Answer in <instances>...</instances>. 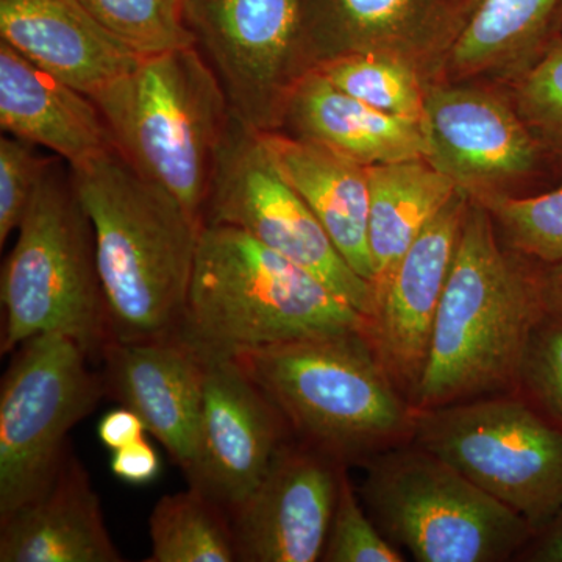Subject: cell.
Masks as SVG:
<instances>
[{
  "label": "cell",
  "instance_id": "4",
  "mask_svg": "<svg viewBox=\"0 0 562 562\" xmlns=\"http://www.w3.org/2000/svg\"><path fill=\"white\" fill-rule=\"evenodd\" d=\"M233 360L271 398L295 439L344 465L412 442L416 408L364 330L312 336Z\"/></svg>",
  "mask_w": 562,
  "mask_h": 562
},
{
  "label": "cell",
  "instance_id": "29",
  "mask_svg": "<svg viewBox=\"0 0 562 562\" xmlns=\"http://www.w3.org/2000/svg\"><path fill=\"white\" fill-rule=\"evenodd\" d=\"M482 206L509 249L539 265L562 262V187L538 195H503Z\"/></svg>",
  "mask_w": 562,
  "mask_h": 562
},
{
  "label": "cell",
  "instance_id": "14",
  "mask_svg": "<svg viewBox=\"0 0 562 562\" xmlns=\"http://www.w3.org/2000/svg\"><path fill=\"white\" fill-rule=\"evenodd\" d=\"M205 362L198 449L184 475L190 486L231 514L294 436L279 408L238 362Z\"/></svg>",
  "mask_w": 562,
  "mask_h": 562
},
{
  "label": "cell",
  "instance_id": "23",
  "mask_svg": "<svg viewBox=\"0 0 562 562\" xmlns=\"http://www.w3.org/2000/svg\"><path fill=\"white\" fill-rule=\"evenodd\" d=\"M258 133L277 171L324 225L344 260L373 284L368 168L281 131Z\"/></svg>",
  "mask_w": 562,
  "mask_h": 562
},
{
  "label": "cell",
  "instance_id": "9",
  "mask_svg": "<svg viewBox=\"0 0 562 562\" xmlns=\"http://www.w3.org/2000/svg\"><path fill=\"white\" fill-rule=\"evenodd\" d=\"M61 333L22 342L0 390V519L41 497L69 452V431L105 395L101 372Z\"/></svg>",
  "mask_w": 562,
  "mask_h": 562
},
{
  "label": "cell",
  "instance_id": "37",
  "mask_svg": "<svg viewBox=\"0 0 562 562\" xmlns=\"http://www.w3.org/2000/svg\"><path fill=\"white\" fill-rule=\"evenodd\" d=\"M562 29V0L558 5L557 22H554V32L560 33Z\"/></svg>",
  "mask_w": 562,
  "mask_h": 562
},
{
  "label": "cell",
  "instance_id": "6",
  "mask_svg": "<svg viewBox=\"0 0 562 562\" xmlns=\"http://www.w3.org/2000/svg\"><path fill=\"white\" fill-rule=\"evenodd\" d=\"M3 262L2 355L43 333H61L101 362L113 341L94 233L69 165L55 158Z\"/></svg>",
  "mask_w": 562,
  "mask_h": 562
},
{
  "label": "cell",
  "instance_id": "16",
  "mask_svg": "<svg viewBox=\"0 0 562 562\" xmlns=\"http://www.w3.org/2000/svg\"><path fill=\"white\" fill-rule=\"evenodd\" d=\"M105 395L138 414L183 473L198 449L206 362L172 338L111 341L103 350Z\"/></svg>",
  "mask_w": 562,
  "mask_h": 562
},
{
  "label": "cell",
  "instance_id": "10",
  "mask_svg": "<svg viewBox=\"0 0 562 562\" xmlns=\"http://www.w3.org/2000/svg\"><path fill=\"white\" fill-rule=\"evenodd\" d=\"M202 221L246 232L314 273L368 319L372 316L375 286L344 260L324 225L277 171L260 133L235 114L217 154Z\"/></svg>",
  "mask_w": 562,
  "mask_h": 562
},
{
  "label": "cell",
  "instance_id": "7",
  "mask_svg": "<svg viewBox=\"0 0 562 562\" xmlns=\"http://www.w3.org/2000/svg\"><path fill=\"white\" fill-rule=\"evenodd\" d=\"M366 462L361 497L376 527L417 562H502L519 557L530 524L420 447Z\"/></svg>",
  "mask_w": 562,
  "mask_h": 562
},
{
  "label": "cell",
  "instance_id": "19",
  "mask_svg": "<svg viewBox=\"0 0 562 562\" xmlns=\"http://www.w3.org/2000/svg\"><path fill=\"white\" fill-rule=\"evenodd\" d=\"M453 0H305V57L376 50L412 58L422 76L441 47Z\"/></svg>",
  "mask_w": 562,
  "mask_h": 562
},
{
  "label": "cell",
  "instance_id": "30",
  "mask_svg": "<svg viewBox=\"0 0 562 562\" xmlns=\"http://www.w3.org/2000/svg\"><path fill=\"white\" fill-rule=\"evenodd\" d=\"M398 547L383 535L358 502L347 471L339 487L330 531L322 561L327 562H403Z\"/></svg>",
  "mask_w": 562,
  "mask_h": 562
},
{
  "label": "cell",
  "instance_id": "24",
  "mask_svg": "<svg viewBox=\"0 0 562 562\" xmlns=\"http://www.w3.org/2000/svg\"><path fill=\"white\" fill-rule=\"evenodd\" d=\"M368 179L369 250L379 294L417 236L460 190L425 158L369 166Z\"/></svg>",
  "mask_w": 562,
  "mask_h": 562
},
{
  "label": "cell",
  "instance_id": "32",
  "mask_svg": "<svg viewBox=\"0 0 562 562\" xmlns=\"http://www.w3.org/2000/svg\"><path fill=\"white\" fill-rule=\"evenodd\" d=\"M54 157H43L36 146L14 136L0 139V246L18 231Z\"/></svg>",
  "mask_w": 562,
  "mask_h": 562
},
{
  "label": "cell",
  "instance_id": "35",
  "mask_svg": "<svg viewBox=\"0 0 562 562\" xmlns=\"http://www.w3.org/2000/svg\"><path fill=\"white\" fill-rule=\"evenodd\" d=\"M532 562H562V514L543 530L535 532L519 558Z\"/></svg>",
  "mask_w": 562,
  "mask_h": 562
},
{
  "label": "cell",
  "instance_id": "5",
  "mask_svg": "<svg viewBox=\"0 0 562 562\" xmlns=\"http://www.w3.org/2000/svg\"><path fill=\"white\" fill-rule=\"evenodd\" d=\"M91 99L122 157L202 221L233 111L201 49L143 57Z\"/></svg>",
  "mask_w": 562,
  "mask_h": 562
},
{
  "label": "cell",
  "instance_id": "18",
  "mask_svg": "<svg viewBox=\"0 0 562 562\" xmlns=\"http://www.w3.org/2000/svg\"><path fill=\"white\" fill-rule=\"evenodd\" d=\"M560 0H453L441 47L424 70L425 83L473 77H514L557 35Z\"/></svg>",
  "mask_w": 562,
  "mask_h": 562
},
{
  "label": "cell",
  "instance_id": "11",
  "mask_svg": "<svg viewBox=\"0 0 562 562\" xmlns=\"http://www.w3.org/2000/svg\"><path fill=\"white\" fill-rule=\"evenodd\" d=\"M181 10L233 114L251 131H280L288 95L308 70L305 0H181Z\"/></svg>",
  "mask_w": 562,
  "mask_h": 562
},
{
  "label": "cell",
  "instance_id": "8",
  "mask_svg": "<svg viewBox=\"0 0 562 562\" xmlns=\"http://www.w3.org/2000/svg\"><path fill=\"white\" fill-rule=\"evenodd\" d=\"M412 442L522 516L535 532L562 514V428L519 392L416 408Z\"/></svg>",
  "mask_w": 562,
  "mask_h": 562
},
{
  "label": "cell",
  "instance_id": "1",
  "mask_svg": "<svg viewBox=\"0 0 562 562\" xmlns=\"http://www.w3.org/2000/svg\"><path fill=\"white\" fill-rule=\"evenodd\" d=\"M69 169L94 233L113 341L172 338L187 308L203 222L114 146Z\"/></svg>",
  "mask_w": 562,
  "mask_h": 562
},
{
  "label": "cell",
  "instance_id": "33",
  "mask_svg": "<svg viewBox=\"0 0 562 562\" xmlns=\"http://www.w3.org/2000/svg\"><path fill=\"white\" fill-rule=\"evenodd\" d=\"M110 469L121 482L144 486L158 479L161 460L155 447L144 438L111 452Z\"/></svg>",
  "mask_w": 562,
  "mask_h": 562
},
{
  "label": "cell",
  "instance_id": "28",
  "mask_svg": "<svg viewBox=\"0 0 562 562\" xmlns=\"http://www.w3.org/2000/svg\"><path fill=\"white\" fill-rule=\"evenodd\" d=\"M543 158L562 172V33L513 79V101Z\"/></svg>",
  "mask_w": 562,
  "mask_h": 562
},
{
  "label": "cell",
  "instance_id": "12",
  "mask_svg": "<svg viewBox=\"0 0 562 562\" xmlns=\"http://www.w3.org/2000/svg\"><path fill=\"white\" fill-rule=\"evenodd\" d=\"M425 160L472 202L516 195L541 165V147L513 102L483 88L425 83Z\"/></svg>",
  "mask_w": 562,
  "mask_h": 562
},
{
  "label": "cell",
  "instance_id": "13",
  "mask_svg": "<svg viewBox=\"0 0 562 562\" xmlns=\"http://www.w3.org/2000/svg\"><path fill=\"white\" fill-rule=\"evenodd\" d=\"M347 465L291 438L231 513L238 561H322Z\"/></svg>",
  "mask_w": 562,
  "mask_h": 562
},
{
  "label": "cell",
  "instance_id": "20",
  "mask_svg": "<svg viewBox=\"0 0 562 562\" xmlns=\"http://www.w3.org/2000/svg\"><path fill=\"white\" fill-rule=\"evenodd\" d=\"M0 125L7 135L50 150L69 166L113 147L90 95L33 65L0 40Z\"/></svg>",
  "mask_w": 562,
  "mask_h": 562
},
{
  "label": "cell",
  "instance_id": "27",
  "mask_svg": "<svg viewBox=\"0 0 562 562\" xmlns=\"http://www.w3.org/2000/svg\"><path fill=\"white\" fill-rule=\"evenodd\" d=\"M99 24L139 57L195 46L181 0H79Z\"/></svg>",
  "mask_w": 562,
  "mask_h": 562
},
{
  "label": "cell",
  "instance_id": "34",
  "mask_svg": "<svg viewBox=\"0 0 562 562\" xmlns=\"http://www.w3.org/2000/svg\"><path fill=\"white\" fill-rule=\"evenodd\" d=\"M147 427L143 419L127 406L103 414L98 424V438L103 447L114 452L128 443L146 438Z\"/></svg>",
  "mask_w": 562,
  "mask_h": 562
},
{
  "label": "cell",
  "instance_id": "26",
  "mask_svg": "<svg viewBox=\"0 0 562 562\" xmlns=\"http://www.w3.org/2000/svg\"><path fill=\"white\" fill-rule=\"evenodd\" d=\"M312 69L372 109L420 122L425 80L412 58L387 52H349L317 63Z\"/></svg>",
  "mask_w": 562,
  "mask_h": 562
},
{
  "label": "cell",
  "instance_id": "3",
  "mask_svg": "<svg viewBox=\"0 0 562 562\" xmlns=\"http://www.w3.org/2000/svg\"><path fill=\"white\" fill-rule=\"evenodd\" d=\"M369 319L324 281L228 225L203 224L177 338L203 361L355 330Z\"/></svg>",
  "mask_w": 562,
  "mask_h": 562
},
{
  "label": "cell",
  "instance_id": "21",
  "mask_svg": "<svg viewBox=\"0 0 562 562\" xmlns=\"http://www.w3.org/2000/svg\"><path fill=\"white\" fill-rule=\"evenodd\" d=\"M83 464L66 454L49 490L0 519V562H122Z\"/></svg>",
  "mask_w": 562,
  "mask_h": 562
},
{
  "label": "cell",
  "instance_id": "22",
  "mask_svg": "<svg viewBox=\"0 0 562 562\" xmlns=\"http://www.w3.org/2000/svg\"><path fill=\"white\" fill-rule=\"evenodd\" d=\"M280 131L328 147L366 168L425 158L420 122L372 109L314 69L292 87Z\"/></svg>",
  "mask_w": 562,
  "mask_h": 562
},
{
  "label": "cell",
  "instance_id": "2",
  "mask_svg": "<svg viewBox=\"0 0 562 562\" xmlns=\"http://www.w3.org/2000/svg\"><path fill=\"white\" fill-rule=\"evenodd\" d=\"M543 314L536 262L509 249L490 211L471 201L414 408L517 392Z\"/></svg>",
  "mask_w": 562,
  "mask_h": 562
},
{
  "label": "cell",
  "instance_id": "38",
  "mask_svg": "<svg viewBox=\"0 0 562 562\" xmlns=\"http://www.w3.org/2000/svg\"><path fill=\"white\" fill-rule=\"evenodd\" d=\"M560 33H562V29H561V32H560Z\"/></svg>",
  "mask_w": 562,
  "mask_h": 562
},
{
  "label": "cell",
  "instance_id": "25",
  "mask_svg": "<svg viewBox=\"0 0 562 562\" xmlns=\"http://www.w3.org/2000/svg\"><path fill=\"white\" fill-rule=\"evenodd\" d=\"M146 562H235L231 514L195 487L165 495L149 519Z\"/></svg>",
  "mask_w": 562,
  "mask_h": 562
},
{
  "label": "cell",
  "instance_id": "31",
  "mask_svg": "<svg viewBox=\"0 0 562 562\" xmlns=\"http://www.w3.org/2000/svg\"><path fill=\"white\" fill-rule=\"evenodd\" d=\"M517 392L562 428V321L543 314L528 342Z\"/></svg>",
  "mask_w": 562,
  "mask_h": 562
},
{
  "label": "cell",
  "instance_id": "36",
  "mask_svg": "<svg viewBox=\"0 0 562 562\" xmlns=\"http://www.w3.org/2000/svg\"><path fill=\"white\" fill-rule=\"evenodd\" d=\"M536 281L543 313L562 321V262H536Z\"/></svg>",
  "mask_w": 562,
  "mask_h": 562
},
{
  "label": "cell",
  "instance_id": "17",
  "mask_svg": "<svg viewBox=\"0 0 562 562\" xmlns=\"http://www.w3.org/2000/svg\"><path fill=\"white\" fill-rule=\"evenodd\" d=\"M0 40L90 98L143 58L79 0H0Z\"/></svg>",
  "mask_w": 562,
  "mask_h": 562
},
{
  "label": "cell",
  "instance_id": "15",
  "mask_svg": "<svg viewBox=\"0 0 562 562\" xmlns=\"http://www.w3.org/2000/svg\"><path fill=\"white\" fill-rule=\"evenodd\" d=\"M469 206L471 199L458 191L397 262L369 317L366 335L412 403Z\"/></svg>",
  "mask_w": 562,
  "mask_h": 562
}]
</instances>
